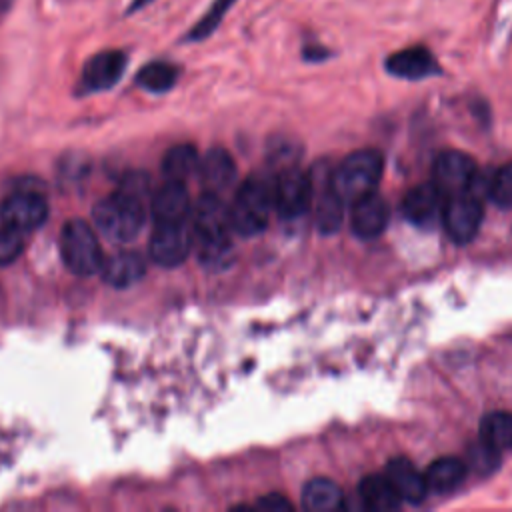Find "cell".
Here are the masks:
<instances>
[{"instance_id": "1", "label": "cell", "mask_w": 512, "mask_h": 512, "mask_svg": "<svg viewBox=\"0 0 512 512\" xmlns=\"http://www.w3.org/2000/svg\"><path fill=\"white\" fill-rule=\"evenodd\" d=\"M274 208V182L266 176H250L230 206V224L242 236H254L266 228Z\"/></svg>"}, {"instance_id": "2", "label": "cell", "mask_w": 512, "mask_h": 512, "mask_svg": "<svg viewBox=\"0 0 512 512\" xmlns=\"http://www.w3.org/2000/svg\"><path fill=\"white\" fill-rule=\"evenodd\" d=\"M382 174V156L376 150H358L346 156L330 178V188L344 204H354L374 192Z\"/></svg>"}, {"instance_id": "3", "label": "cell", "mask_w": 512, "mask_h": 512, "mask_svg": "<svg viewBox=\"0 0 512 512\" xmlns=\"http://www.w3.org/2000/svg\"><path fill=\"white\" fill-rule=\"evenodd\" d=\"M92 218L96 222V228L104 236L126 242L138 236V232L142 230L144 204L142 198L118 190L94 206Z\"/></svg>"}, {"instance_id": "4", "label": "cell", "mask_w": 512, "mask_h": 512, "mask_svg": "<svg viewBox=\"0 0 512 512\" xmlns=\"http://www.w3.org/2000/svg\"><path fill=\"white\" fill-rule=\"evenodd\" d=\"M60 252L70 272L78 276H92L102 268L100 242L84 220L72 218L60 230Z\"/></svg>"}, {"instance_id": "5", "label": "cell", "mask_w": 512, "mask_h": 512, "mask_svg": "<svg viewBox=\"0 0 512 512\" xmlns=\"http://www.w3.org/2000/svg\"><path fill=\"white\" fill-rule=\"evenodd\" d=\"M482 216V200L474 198L468 192H462L444 198L440 220L444 224V230L456 244H466L478 234Z\"/></svg>"}, {"instance_id": "6", "label": "cell", "mask_w": 512, "mask_h": 512, "mask_svg": "<svg viewBox=\"0 0 512 512\" xmlns=\"http://www.w3.org/2000/svg\"><path fill=\"white\" fill-rule=\"evenodd\" d=\"M48 216V204L42 194L34 190H20L10 194L0 206L2 226L20 234H28L44 224Z\"/></svg>"}, {"instance_id": "7", "label": "cell", "mask_w": 512, "mask_h": 512, "mask_svg": "<svg viewBox=\"0 0 512 512\" xmlns=\"http://www.w3.org/2000/svg\"><path fill=\"white\" fill-rule=\"evenodd\" d=\"M314 180L298 168H286L274 182V208L284 218L302 216L312 200Z\"/></svg>"}, {"instance_id": "8", "label": "cell", "mask_w": 512, "mask_h": 512, "mask_svg": "<svg viewBox=\"0 0 512 512\" xmlns=\"http://www.w3.org/2000/svg\"><path fill=\"white\" fill-rule=\"evenodd\" d=\"M194 238L198 244H214L230 240V208L218 198V194L206 192L194 208Z\"/></svg>"}, {"instance_id": "9", "label": "cell", "mask_w": 512, "mask_h": 512, "mask_svg": "<svg viewBox=\"0 0 512 512\" xmlns=\"http://www.w3.org/2000/svg\"><path fill=\"white\" fill-rule=\"evenodd\" d=\"M384 68L390 76L400 80H426L442 74V66L438 64L432 50L424 44L406 46L386 56Z\"/></svg>"}, {"instance_id": "10", "label": "cell", "mask_w": 512, "mask_h": 512, "mask_svg": "<svg viewBox=\"0 0 512 512\" xmlns=\"http://www.w3.org/2000/svg\"><path fill=\"white\" fill-rule=\"evenodd\" d=\"M192 248V232L184 222L176 224H158L152 232L148 250L150 258L166 268L182 264Z\"/></svg>"}, {"instance_id": "11", "label": "cell", "mask_w": 512, "mask_h": 512, "mask_svg": "<svg viewBox=\"0 0 512 512\" xmlns=\"http://www.w3.org/2000/svg\"><path fill=\"white\" fill-rule=\"evenodd\" d=\"M474 172H476V164L468 154L458 150H446L434 162L432 182L442 192V196L448 198V196L466 192Z\"/></svg>"}, {"instance_id": "12", "label": "cell", "mask_w": 512, "mask_h": 512, "mask_svg": "<svg viewBox=\"0 0 512 512\" xmlns=\"http://www.w3.org/2000/svg\"><path fill=\"white\" fill-rule=\"evenodd\" d=\"M388 220H390L388 204L384 198H380L374 192L362 196L352 204V216H350L352 232L362 240H372L380 236L386 230Z\"/></svg>"}, {"instance_id": "13", "label": "cell", "mask_w": 512, "mask_h": 512, "mask_svg": "<svg viewBox=\"0 0 512 512\" xmlns=\"http://www.w3.org/2000/svg\"><path fill=\"white\" fill-rule=\"evenodd\" d=\"M126 54L120 50H104L88 58L82 68V86L92 92L112 88L124 74Z\"/></svg>"}, {"instance_id": "14", "label": "cell", "mask_w": 512, "mask_h": 512, "mask_svg": "<svg viewBox=\"0 0 512 512\" xmlns=\"http://www.w3.org/2000/svg\"><path fill=\"white\" fill-rule=\"evenodd\" d=\"M442 206H444L442 192L434 186V182H426V184L412 188L404 196L402 212L412 224L430 226L436 220H440Z\"/></svg>"}, {"instance_id": "15", "label": "cell", "mask_w": 512, "mask_h": 512, "mask_svg": "<svg viewBox=\"0 0 512 512\" xmlns=\"http://www.w3.org/2000/svg\"><path fill=\"white\" fill-rule=\"evenodd\" d=\"M384 476L388 478V482L392 484L402 502L420 504L428 496L424 474L404 456L392 458L386 464Z\"/></svg>"}, {"instance_id": "16", "label": "cell", "mask_w": 512, "mask_h": 512, "mask_svg": "<svg viewBox=\"0 0 512 512\" xmlns=\"http://www.w3.org/2000/svg\"><path fill=\"white\" fill-rule=\"evenodd\" d=\"M190 214V196L184 182L168 180L152 198V216L156 224L184 222Z\"/></svg>"}, {"instance_id": "17", "label": "cell", "mask_w": 512, "mask_h": 512, "mask_svg": "<svg viewBox=\"0 0 512 512\" xmlns=\"http://www.w3.org/2000/svg\"><path fill=\"white\" fill-rule=\"evenodd\" d=\"M198 176L206 192L218 194L226 190L236 178V164L224 148L208 150L198 164Z\"/></svg>"}, {"instance_id": "18", "label": "cell", "mask_w": 512, "mask_h": 512, "mask_svg": "<svg viewBox=\"0 0 512 512\" xmlns=\"http://www.w3.org/2000/svg\"><path fill=\"white\" fill-rule=\"evenodd\" d=\"M146 272L144 258L138 252H118L102 262L100 274L106 284L114 288H128L142 280Z\"/></svg>"}, {"instance_id": "19", "label": "cell", "mask_w": 512, "mask_h": 512, "mask_svg": "<svg viewBox=\"0 0 512 512\" xmlns=\"http://www.w3.org/2000/svg\"><path fill=\"white\" fill-rule=\"evenodd\" d=\"M466 472H468V468H466L464 460H460V458H454V456L436 458L424 472L428 494L430 492L448 494V492L456 490L464 482Z\"/></svg>"}, {"instance_id": "20", "label": "cell", "mask_w": 512, "mask_h": 512, "mask_svg": "<svg viewBox=\"0 0 512 512\" xmlns=\"http://www.w3.org/2000/svg\"><path fill=\"white\" fill-rule=\"evenodd\" d=\"M358 498L362 508L374 510V512H390L400 508L402 500L388 482L386 476H364L358 484Z\"/></svg>"}, {"instance_id": "21", "label": "cell", "mask_w": 512, "mask_h": 512, "mask_svg": "<svg viewBox=\"0 0 512 512\" xmlns=\"http://www.w3.org/2000/svg\"><path fill=\"white\" fill-rule=\"evenodd\" d=\"M340 488L328 478H314L302 490V506L308 512H334L342 506Z\"/></svg>"}, {"instance_id": "22", "label": "cell", "mask_w": 512, "mask_h": 512, "mask_svg": "<svg viewBox=\"0 0 512 512\" xmlns=\"http://www.w3.org/2000/svg\"><path fill=\"white\" fill-rule=\"evenodd\" d=\"M198 164L200 158L192 144H176L166 152L162 160V172L168 180L186 182L194 172H198Z\"/></svg>"}, {"instance_id": "23", "label": "cell", "mask_w": 512, "mask_h": 512, "mask_svg": "<svg viewBox=\"0 0 512 512\" xmlns=\"http://www.w3.org/2000/svg\"><path fill=\"white\" fill-rule=\"evenodd\" d=\"M178 74H180L178 66L164 62V60H156L138 70L136 84L148 92L162 94V92H168L176 84Z\"/></svg>"}, {"instance_id": "24", "label": "cell", "mask_w": 512, "mask_h": 512, "mask_svg": "<svg viewBox=\"0 0 512 512\" xmlns=\"http://www.w3.org/2000/svg\"><path fill=\"white\" fill-rule=\"evenodd\" d=\"M480 440L494 446L496 450L512 448V414L490 412L480 422Z\"/></svg>"}, {"instance_id": "25", "label": "cell", "mask_w": 512, "mask_h": 512, "mask_svg": "<svg viewBox=\"0 0 512 512\" xmlns=\"http://www.w3.org/2000/svg\"><path fill=\"white\" fill-rule=\"evenodd\" d=\"M238 0H214L208 10L196 20V24L186 32L184 40L186 42H202L208 36H212L218 26L222 24L224 16L230 12V8L236 4Z\"/></svg>"}, {"instance_id": "26", "label": "cell", "mask_w": 512, "mask_h": 512, "mask_svg": "<svg viewBox=\"0 0 512 512\" xmlns=\"http://www.w3.org/2000/svg\"><path fill=\"white\" fill-rule=\"evenodd\" d=\"M344 202L336 196V192L328 186L324 188V192L318 196L316 202V224L320 228V232L324 234H332L340 228L342 218H344Z\"/></svg>"}, {"instance_id": "27", "label": "cell", "mask_w": 512, "mask_h": 512, "mask_svg": "<svg viewBox=\"0 0 512 512\" xmlns=\"http://www.w3.org/2000/svg\"><path fill=\"white\" fill-rule=\"evenodd\" d=\"M464 464L478 476H488L500 466V450L478 438L474 444L468 446Z\"/></svg>"}, {"instance_id": "28", "label": "cell", "mask_w": 512, "mask_h": 512, "mask_svg": "<svg viewBox=\"0 0 512 512\" xmlns=\"http://www.w3.org/2000/svg\"><path fill=\"white\" fill-rule=\"evenodd\" d=\"M490 200L502 208H512V162L494 172Z\"/></svg>"}, {"instance_id": "29", "label": "cell", "mask_w": 512, "mask_h": 512, "mask_svg": "<svg viewBox=\"0 0 512 512\" xmlns=\"http://www.w3.org/2000/svg\"><path fill=\"white\" fill-rule=\"evenodd\" d=\"M22 248H24L22 234L12 228L2 226L0 228V264L14 262L20 256Z\"/></svg>"}, {"instance_id": "30", "label": "cell", "mask_w": 512, "mask_h": 512, "mask_svg": "<svg viewBox=\"0 0 512 512\" xmlns=\"http://www.w3.org/2000/svg\"><path fill=\"white\" fill-rule=\"evenodd\" d=\"M330 54L332 52L318 40H304L302 44V60L306 62H324L330 58Z\"/></svg>"}, {"instance_id": "31", "label": "cell", "mask_w": 512, "mask_h": 512, "mask_svg": "<svg viewBox=\"0 0 512 512\" xmlns=\"http://www.w3.org/2000/svg\"><path fill=\"white\" fill-rule=\"evenodd\" d=\"M256 508L266 512H288L292 510V504L282 494H268L256 502Z\"/></svg>"}, {"instance_id": "32", "label": "cell", "mask_w": 512, "mask_h": 512, "mask_svg": "<svg viewBox=\"0 0 512 512\" xmlns=\"http://www.w3.org/2000/svg\"><path fill=\"white\" fill-rule=\"evenodd\" d=\"M148 2H152V0H132V4H130V8H128V12H136V10H140V8H144Z\"/></svg>"}]
</instances>
